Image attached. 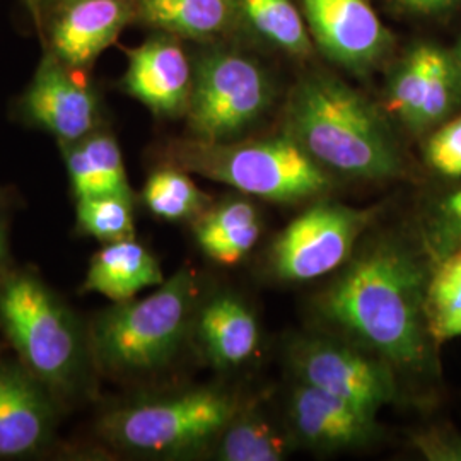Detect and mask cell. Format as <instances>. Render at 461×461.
Wrapping results in <instances>:
<instances>
[{"label": "cell", "mask_w": 461, "mask_h": 461, "mask_svg": "<svg viewBox=\"0 0 461 461\" xmlns=\"http://www.w3.org/2000/svg\"><path fill=\"white\" fill-rule=\"evenodd\" d=\"M430 267L422 248L378 241L323 293L320 312L395 369L434 375L438 344L426 313Z\"/></svg>", "instance_id": "cell-1"}, {"label": "cell", "mask_w": 461, "mask_h": 461, "mask_svg": "<svg viewBox=\"0 0 461 461\" xmlns=\"http://www.w3.org/2000/svg\"><path fill=\"white\" fill-rule=\"evenodd\" d=\"M285 135L323 169L352 178H395L403 161L378 110L331 76L297 84L285 110Z\"/></svg>", "instance_id": "cell-2"}, {"label": "cell", "mask_w": 461, "mask_h": 461, "mask_svg": "<svg viewBox=\"0 0 461 461\" xmlns=\"http://www.w3.org/2000/svg\"><path fill=\"white\" fill-rule=\"evenodd\" d=\"M195 274L178 270L156 293L99 314L89 348L108 373L135 376L163 369L182 348L194 318Z\"/></svg>", "instance_id": "cell-3"}, {"label": "cell", "mask_w": 461, "mask_h": 461, "mask_svg": "<svg viewBox=\"0 0 461 461\" xmlns=\"http://www.w3.org/2000/svg\"><path fill=\"white\" fill-rule=\"evenodd\" d=\"M167 159L188 173L270 202H301L327 192L329 173L284 135L255 142L180 140Z\"/></svg>", "instance_id": "cell-4"}, {"label": "cell", "mask_w": 461, "mask_h": 461, "mask_svg": "<svg viewBox=\"0 0 461 461\" xmlns=\"http://www.w3.org/2000/svg\"><path fill=\"white\" fill-rule=\"evenodd\" d=\"M0 329L23 366L50 392L68 393L77 386L86 364L81 330L40 277L13 272L0 279Z\"/></svg>", "instance_id": "cell-5"}, {"label": "cell", "mask_w": 461, "mask_h": 461, "mask_svg": "<svg viewBox=\"0 0 461 461\" xmlns=\"http://www.w3.org/2000/svg\"><path fill=\"white\" fill-rule=\"evenodd\" d=\"M238 409L222 390L195 388L123 405L104 415L99 430L131 453L180 456L215 443Z\"/></svg>", "instance_id": "cell-6"}, {"label": "cell", "mask_w": 461, "mask_h": 461, "mask_svg": "<svg viewBox=\"0 0 461 461\" xmlns=\"http://www.w3.org/2000/svg\"><path fill=\"white\" fill-rule=\"evenodd\" d=\"M272 89L264 68L236 51L200 57L186 108L192 139L228 142L264 115Z\"/></svg>", "instance_id": "cell-7"}, {"label": "cell", "mask_w": 461, "mask_h": 461, "mask_svg": "<svg viewBox=\"0 0 461 461\" xmlns=\"http://www.w3.org/2000/svg\"><path fill=\"white\" fill-rule=\"evenodd\" d=\"M376 214V207L314 203L276 240L270 251L276 276L289 282H308L337 270L350 258L357 240Z\"/></svg>", "instance_id": "cell-8"}, {"label": "cell", "mask_w": 461, "mask_h": 461, "mask_svg": "<svg viewBox=\"0 0 461 461\" xmlns=\"http://www.w3.org/2000/svg\"><path fill=\"white\" fill-rule=\"evenodd\" d=\"M297 378L376 415L396 398L395 367L330 339H308L291 352Z\"/></svg>", "instance_id": "cell-9"}, {"label": "cell", "mask_w": 461, "mask_h": 461, "mask_svg": "<svg viewBox=\"0 0 461 461\" xmlns=\"http://www.w3.org/2000/svg\"><path fill=\"white\" fill-rule=\"evenodd\" d=\"M83 72L47 50L19 99L23 120L55 137L60 146L74 144L101 127V99Z\"/></svg>", "instance_id": "cell-10"}, {"label": "cell", "mask_w": 461, "mask_h": 461, "mask_svg": "<svg viewBox=\"0 0 461 461\" xmlns=\"http://www.w3.org/2000/svg\"><path fill=\"white\" fill-rule=\"evenodd\" d=\"M133 16V0H62L49 11V51L67 66L86 70Z\"/></svg>", "instance_id": "cell-11"}, {"label": "cell", "mask_w": 461, "mask_h": 461, "mask_svg": "<svg viewBox=\"0 0 461 461\" xmlns=\"http://www.w3.org/2000/svg\"><path fill=\"white\" fill-rule=\"evenodd\" d=\"M301 2L316 43L337 64L361 70L388 49V32L367 0Z\"/></svg>", "instance_id": "cell-12"}, {"label": "cell", "mask_w": 461, "mask_h": 461, "mask_svg": "<svg viewBox=\"0 0 461 461\" xmlns=\"http://www.w3.org/2000/svg\"><path fill=\"white\" fill-rule=\"evenodd\" d=\"M122 89L158 116L186 113L194 86V67L182 45L167 36H156L127 51Z\"/></svg>", "instance_id": "cell-13"}, {"label": "cell", "mask_w": 461, "mask_h": 461, "mask_svg": "<svg viewBox=\"0 0 461 461\" xmlns=\"http://www.w3.org/2000/svg\"><path fill=\"white\" fill-rule=\"evenodd\" d=\"M47 390L24 366L0 364V458L28 456L49 443L55 415Z\"/></svg>", "instance_id": "cell-14"}, {"label": "cell", "mask_w": 461, "mask_h": 461, "mask_svg": "<svg viewBox=\"0 0 461 461\" xmlns=\"http://www.w3.org/2000/svg\"><path fill=\"white\" fill-rule=\"evenodd\" d=\"M289 415L297 438L323 451L369 445L378 430L376 415L301 381L289 400Z\"/></svg>", "instance_id": "cell-15"}, {"label": "cell", "mask_w": 461, "mask_h": 461, "mask_svg": "<svg viewBox=\"0 0 461 461\" xmlns=\"http://www.w3.org/2000/svg\"><path fill=\"white\" fill-rule=\"evenodd\" d=\"M197 318L200 342L215 367H238L257 352L260 337L257 318L238 297L215 296Z\"/></svg>", "instance_id": "cell-16"}, {"label": "cell", "mask_w": 461, "mask_h": 461, "mask_svg": "<svg viewBox=\"0 0 461 461\" xmlns=\"http://www.w3.org/2000/svg\"><path fill=\"white\" fill-rule=\"evenodd\" d=\"M163 282L165 276L156 257L144 245L129 238L106 243L99 249L91 260L83 289L123 303Z\"/></svg>", "instance_id": "cell-17"}, {"label": "cell", "mask_w": 461, "mask_h": 461, "mask_svg": "<svg viewBox=\"0 0 461 461\" xmlns=\"http://www.w3.org/2000/svg\"><path fill=\"white\" fill-rule=\"evenodd\" d=\"M62 149L76 197L122 195L133 198L122 149L112 133L99 129Z\"/></svg>", "instance_id": "cell-18"}, {"label": "cell", "mask_w": 461, "mask_h": 461, "mask_svg": "<svg viewBox=\"0 0 461 461\" xmlns=\"http://www.w3.org/2000/svg\"><path fill=\"white\" fill-rule=\"evenodd\" d=\"M200 249L217 264L241 262L260 238V217L255 205L243 198H230L207 207L195 219Z\"/></svg>", "instance_id": "cell-19"}, {"label": "cell", "mask_w": 461, "mask_h": 461, "mask_svg": "<svg viewBox=\"0 0 461 461\" xmlns=\"http://www.w3.org/2000/svg\"><path fill=\"white\" fill-rule=\"evenodd\" d=\"M133 21L192 40L222 33L238 16L236 0H133Z\"/></svg>", "instance_id": "cell-20"}, {"label": "cell", "mask_w": 461, "mask_h": 461, "mask_svg": "<svg viewBox=\"0 0 461 461\" xmlns=\"http://www.w3.org/2000/svg\"><path fill=\"white\" fill-rule=\"evenodd\" d=\"M215 446L217 458L224 461H279L287 453L285 439L262 413L241 409L222 429Z\"/></svg>", "instance_id": "cell-21"}, {"label": "cell", "mask_w": 461, "mask_h": 461, "mask_svg": "<svg viewBox=\"0 0 461 461\" xmlns=\"http://www.w3.org/2000/svg\"><path fill=\"white\" fill-rule=\"evenodd\" d=\"M429 330L438 346L461 337V249L430 267L426 297Z\"/></svg>", "instance_id": "cell-22"}, {"label": "cell", "mask_w": 461, "mask_h": 461, "mask_svg": "<svg viewBox=\"0 0 461 461\" xmlns=\"http://www.w3.org/2000/svg\"><path fill=\"white\" fill-rule=\"evenodd\" d=\"M238 14L267 41L294 55H308L312 38L293 0H236Z\"/></svg>", "instance_id": "cell-23"}, {"label": "cell", "mask_w": 461, "mask_h": 461, "mask_svg": "<svg viewBox=\"0 0 461 461\" xmlns=\"http://www.w3.org/2000/svg\"><path fill=\"white\" fill-rule=\"evenodd\" d=\"M142 198L149 211L165 221L197 219L209 207L207 195L178 166L154 171L144 185Z\"/></svg>", "instance_id": "cell-24"}, {"label": "cell", "mask_w": 461, "mask_h": 461, "mask_svg": "<svg viewBox=\"0 0 461 461\" xmlns=\"http://www.w3.org/2000/svg\"><path fill=\"white\" fill-rule=\"evenodd\" d=\"M461 103V64L443 50L432 47L428 83L413 132H426L445 123Z\"/></svg>", "instance_id": "cell-25"}, {"label": "cell", "mask_w": 461, "mask_h": 461, "mask_svg": "<svg viewBox=\"0 0 461 461\" xmlns=\"http://www.w3.org/2000/svg\"><path fill=\"white\" fill-rule=\"evenodd\" d=\"M420 248L430 265L461 249V185L429 202L420 219Z\"/></svg>", "instance_id": "cell-26"}, {"label": "cell", "mask_w": 461, "mask_h": 461, "mask_svg": "<svg viewBox=\"0 0 461 461\" xmlns=\"http://www.w3.org/2000/svg\"><path fill=\"white\" fill-rule=\"evenodd\" d=\"M430 45H420L413 49L398 64L388 84L390 110L411 132H413L417 116L422 106L430 66Z\"/></svg>", "instance_id": "cell-27"}, {"label": "cell", "mask_w": 461, "mask_h": 461, "mask_svg": "<svg viewBox=\"0 0 461 461\" xmlns=\"http://www.w3.org/2000/svg\"><path fill=\"white\" fill-rule=\"evenodd\" d=\"M77 226L103 243L133 238V198L95 195L77 198Z\"/></svg>", "instance_id": "cell-28"}, {"label": "cell", "mask_w": 461, "mask_h": 461, "mask_svg": "<svg viewBox=\"0 0 461 461\" xmlns=\"http://www.w3.org/2000/svg\"><path fill=\"white\" fill-rule=\"evenodd\" d=\"M424 158L438 175L461 178V115L432 132L424 148Z\"/></svg>", "instance_id": "cell-29"}, {"label": "cell", "mask_w": 461, "mask_h": 461, "mask_svg": "<svg viewBox=\"0 0 461 461\" xmlns=\"http://www.w3.org/2000/svg\"><path fill=\"white\" fill-rule=\"evenodd\" d=\"M412 445L426 460L461 461V434L453 428L420 429L413 432Z\"/></svg>", "instance_id": "cell-30"}, {"label": "cell", "mask_w": 461, "mask_h": 461, "mask_svg": "<svg viewBox=\"0 0 461 461\" xmlns=\"http://www.w3.org/2000/svg\"><path fill=\"white\" fill-rule=\"evenodd\" d=\"M403 4L407 5H412V7H420V9H428V7H436L439 4H443L446 0H402Z\"/></svg>", "instance_id": "cell-31"}, {"label": "cell", "mask_w": 461, "mask_h": 461, "mask_svg": "<svg viewBox=\"0 0 461 461\" xmlns=\"http://www.w3.org/2000/svg\"><path fill=\"white\" fill-rule=\"evenodd\" d=\"M30 2L33 4L34 9H38L41 13H49L50 9H53L62 0H30Z\"/></svg>", "instance_id": "cell-32"}, {"label": "cell", "mask_w": 461, "mask_h": 461, "mask_svg": "<svg viewBox=\"0 0 461 461\" xmlns=\"http://www.w3.org/2000/svg\"><path fill=\"white\" fill-rule=\"evenodd\" d=\"M5 258H7V238H5V230L0 222V268L5 262Z\"/></svg>", "instance_id": "cell-33"}, {"label": "cell", "mask_w": 461, "mask_h": 461, "mask_svg": "<svg viewBox=\"0 0 461 461\" xmlns=\"http://www.w3.org/2000/svg\"><path fill=\"white\" fill-rule=\"evenodd\" d=\"M456 59H458V62L461 64V43L460 47H458V55H456Z\"/></svg>", "instance_id": "cell-34"}]
</instances>
